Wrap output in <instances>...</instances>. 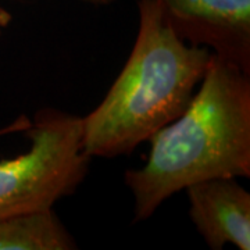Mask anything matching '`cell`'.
I'll list each match as a JSON object with an SVG mask.
<instances>
[{"label":"cell","instance_id":"4","mask_svg":"<svg viewBox=\"0 0 250 250\" xmlns=\"http://www.w3.org/2000/svg\"><path fill=\"white\" fill-rule=\"evenodd\" d=\"M178 38L250 72V0H156Z\"/></svg>","mask_w":250,"mask_h":250},{"label":"cell","instance_id":"7","mask_svg":"<svg viewBox=\"0 0 250 250\" xmlns=\"http://www.w3.org/2000/svg\"><path fill=\"white\" fill-rule=\"evenodd\" d=\"M10 21H11V14L4 9H0V35H1L3 29L9 25Z\"/></svg>","mask_w":250,"mask_h":250},{"label":"cell","instance_id":"8","mask_svg":"<svg viewBox=\"0 0 250 250\" xmlns=\"http://www.w3.org/2000/svg\"><path fill=\"white\" fill-rule=\"evenodd\" d=\"M83 1H88V3H92V4H108L113 0H83Z\"/></svg>","mask_w":250,"mask_h":250},{"label":"cell","instance_id":"1","mask_svg":"<svg viewBox=\"0 0 250 250\" xmlns=\"http://www.w3.org/2000/svg\"><path fill=\"white\" fill-rule=\"evenodd\" d=\"M199 85L185 111L149 139L142 168L125 172L135 223L193 184L250 177V72L213 53Z\"/></svg>","mask_w":250,"mask_h":250},{"label":"cell","instance_id":"6","mask_svg":"<svg viewBox=\"0 0 250 250\" xmlns=\"http://www.w3.org/2000/svg\"><path fill=\"white\" fill-rule=\"evenodd\" d=\"M78 245L52 208L0 220V250H71Z\"/></svg>","mask_w":250,"mask_h":250},{"label":"cell","instance_id":"5","mask_svg":"<svg viewBox=\"0 0 250 250\" xmlns=\"http://www.w3.org/2000/svg\"><path fill=\"white\" fill-rule=\"evenodd\" d=\"M189 217L211 250L227 243L250 249V193L236 178H214L187 189Z\"/></svg>","mask_w":250,"mask_h":250},{"label":"cell","instance_id":"2","mask_svg":"<svg viewBox=\"0 0 250 250\" xmlns=\"http://www.w3.org/2000/svg\"><path fill=\"white\" fill-rule=\"evenodd\" d=\"M139 31L128 62L92 113L82 118L89 157L126 156L189 106L213 53L187 43L168 25L156 0H139Z\"/></svg>","mask_w":250,"mask_h":250},{"label":"cell","instance_id":"3","mask_svg":"<svg viewBox=\"0 0 250 250\" xmlns=\"http://www.w3.org/2000/svg\"><path fill=\"white\" fill-rule=\"evenodd\" d=\"M27 153L0 161V220L52 208L72 195L88 175L82 117L56 108L39 110L25 129Z\"/></svg>","mask_w":250,"mask_h":250}]
</instances>
